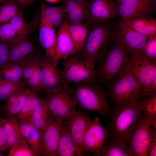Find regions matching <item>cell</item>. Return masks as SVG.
<instances>
[{
    "label": "cell",
    "instance_id": "obj_1",
    "mask_svg": "<svg viewBox=\"0 0 156 156\" xmlns=\"http://www.w3.org/2000/svg\"><path fill=\"white\" fill-rule=\"evenodd\" d=\"M143 107V103L140 101L114 108L107 127L111 138L126 142L128 145Z\"/></svg>",
    "mask_w": 156,
    "mask_h": 156
},
{
    "label": "cell",
    "instance_id": "obj_2",
    "mask_svg": "<svg viewBox=\"0 0 156 156\" xmlns=\"http://www.w3.org/2000/svg\"><path fill=\"white\" fill-rule=\"evenodd\" d=\"M71 89L77 105L82 109L98 112L101 116H109L111 112L105 91L96 83L72 85Z\"/></svg>",
    "mask_w": 156,
    "mask_h": 156
},
{
    "label": "cell",
    "instance_id": "obj_3",
    "mask_svg": "<svg viewBox=\"0 0 156 156\" xmlns=\"http://www.w3.org/2000/svg\"><path fill=\"white\" fill-rule=\"evenodd\" d=\"M115 42L114 30L108 23L92 24L80 56L94 66Z\"/></svg>",
    "mask_w": 156,
    "mask_h": 156
},
{
    "label": "cell",
    "instance_id": "obj_4",
    "mask_svg": "<svg viewBox=\"0 0 156 156\" xmlns=\"http://www.w3.org/2000/svg\"><path fill=\"white\" fill-rule=\"evenodd\" d=\"M105 91L114 108L141 101V91L135 78L126 67L121 74L107 85Z\"/></svg>",
    "mask_w": 156,
    "mask_h": 156
},
{
    "label": "cell",
    "instance_id": "obj_5",
    "mask_svg": "<svg viewBox=\"0 0 156 156\" xmlns=\"http://www.w3.org/2000/svg\"><path fill=\"white\" fill-rule=\"evenodd\" d=\"M129 55L115 43L98 61L95 81L101 85H108L120 75L125 69Z\"/></svg>",
    "mask_w": 156,
    "mask_h": 156
},
{
    "label": "cell",
    "instance_id": "obj_6",
    "mask_svg": "<svg viewBox=\"0 0 156 156\" xmlns=\"http://www.w3.org/2000/svg\"><path fill=\"white\" fill-rule=\"evenodd\" d=\"M62 71L66 85L81 83H95L94 66L80 56L73 55L63 60Z\"/></svg>",
    "mask_w": 156,
    "mask_h": 156
},
{
    "label": "cell",
    "instance_id": "obj_7",
    "mask_svg": "<svg viewBox=\"0 0 156 156\" xmlns=\"http://www.w3.org/2000/svg\"><path fill=\"white\" fill-rule=\"evenodd\" d=\"M46 99L51 112L53 120L60 124L76 111L77 105L70 87L47 94Z\"/></svg>",
    "mask_w": 156,
    "mask_h": 156
},
{
    "label": "cell",
    "instance_id": "obj_8",
    "mask_svg": "<svg viewBox=\"0 0 156 156\" xmlns=\"http://www.w3.org/2000/svg\"><path fill=\"white\" fill-rule=\"evenodd\" d=\"M127 67L139 84L142 93V100L156 77V63L144 58L138 53L129 55Z\"/></svg>",
    "mask_w": 156,
    "mask_h": 156
},
{
    "label": "cell",
    "instance_id": "obj_9",
    "mask_svg": "<svg viewBox=\"0 0 156 156\" xmlns=\"http://www.w3.org/2000/svg\"><path fill=\"white\" fill-rule=\"evenodd\" d=\"M114 32L115 43L129 55L140 52L147 39V36L135 31L121 19L118 22Z\"/></svg>",
    "mask_w": 156,
    "mask_h": 156
},
{
    "label": "cell",
    "instance_id": "obj_10",
    "mask_svg": "<svg viewBox=\"0 0 156 156\" xmlns=\"http://www.w3.org/2000/svg\"><path fill=\"white\" fill-rule=\"evenodd\" d=\"M110 136L108 128L100 123L98 118L88 120L81 152L100 156V151Z\"/></svg>",
    "mask_w": 156,
    "mask_h": 156
},
{
    "label": "cell",
    "instance_id": "obj_11",
    "mask_svg": "<svg viewBox=\"0 0 156 156\" xmlns=\"http://www.w3.org/2000/svg\"><path fill=\"white\" fill-rule=\"evenodd\" d=\"M153 128L141 116L128 144L132 156H148Z\"/></svg>",
    "mask_w": 156,
    "mask_h": 156
},
{
    "label": "cell",
    "instance_id": "obj_12",
    "mask_svg": "<svg viewBox=\"0 0 156 156\" xmlns=\"http://www.w3.org/2000/svg\"><path fill=\"white\" fill-rule=\"evenodd\" d=\"M156 0H118V16L122 20L150 16L156 10Z\"/></svg>",
    "mask_w": 156,
    "mask_h": 156
},
{
    "label": "cell",
    "instance_id": "obj_13",
    "mask_svg": "<svg viewBox=\"0 0 156 156\" xmlns=\"http://www.w3.org/2000/svg\"><path fill=\"white\" fill-rule=\"evenodd\" d=\"M118 16L113 0H90L88 1L85 22L92 24L107 22Z\"/></svg>",
    "mask_w": 156,
    "mask_h": 156
},
{
    "label": "cell",
    "instance_id": "obj_14",
    "mask_svg": "<svg viewBox=\"0 0 156 156\" xmlns=\"http://www.w3.org/2000/svg\"><path fill=\"white\" fill-rule=\"evenodd\" d=\"M40 60L41 81L44 92L47 94L53 93L68 87L65 85L62 71L45 55H40Z\"/></svg>",
    "mask_w": 156,
    "mask_h": 156
},
{
    "label": "cell",
    "instance_id": "obj_15",
    "mask_svg": "<svg viewBox=\"0 0 156 156\" xmlns=\"http://www.w3.org/2000/svg\"><path fill=\"white\" fill-rule=\"evenodd\" d=\"M38 38L48 59L55 66L58 62L56 56V33L53 26L46 20L41 8Z\"/></svg>",
    "mask_w": 156,
    "mask_h": 156
},
{
    "label": "cell",
    "instance_id": "obj_16",
    "mask_svg": "<svg viewBox=\"0 0 156 156\" xmlns=\"http://www.w3.org/2000/svg\"><path fill=\"white\" fill-rule=\"evenodd\" d=\"M90 118L80 110H77L64 121L75 144L77 155L82 156L81 152L87 123Z\"/></svg>",
    "mask_w": 156,
    "mask_h": 156
},
{
    "label": "cell",
    "instance_id": "obj_17",
    "mask_svg": "<svg viewBox=\"0 0 156 156\" xmlns=\"http://www.w3.org/2000/svg\"><path fill=\"white\" fill-rule=\"evenodd\" d=\"M68 25L65 19L56 33V56L58 62L77 53Z\"/></svg>",
    "mask_w": 156,
    "mask_h": 156
},
{
    "label": "cell",
    "instance_id": "obj_18",
    "mask_svg": "<svg viewBox=\"0 0 156 156\" xmlns=\"http://www.w3.org/2000/svg\"><path fill=\"white\" fill-rule=\"evenodd\" d=\"M62 124L53 120L47 128L41 131L42 156H57Z\"/></svg>",
    "mask_w": 156,
    "mask_h": 156
},
{
    "label": "cell",
    "instance_id": "obj_19",
    "mask_svg": "<svg viewBox=\"0 0 156 156\" xmlns=\"http://www.w3.org/2000/svg\"><path fill=\"white\" fill-rule=\"evenodd\" d=\"M36 53L34 44L28 37L15 43H9L10 61L16 62L23 66Z\"/></svg>",
    "mask_w": 156,
    "mask_h": 156
},
{
    "label": "cell",
    "instance_id": "obj_20",
    "mask_svg": "<svg viewBox=\"0 0 156 156\" xmlns=\"http://www.w3.org/2000/svg\"><path fill=\"white\" fill-rule=\"evenodd\" d=\"M88 1L86 0H64L65 19L69 24L85 22Z\"/></svg>",
    "mask_w": 156,
    "mask_h": 156
},
{
    "label": "cell",
    "instance_id": "obj_21",
    "mask_svg": "<svg viewBox=\"0 0 156 156\" xmlns=\"http://www.w3.org/2000/svg\"><path fill=\"white\" fill-rule=\"evenodd\" d=\"M29 88L26 85L19 87L6 100L3 107L6 117L16 116L19 113L24 105Z\"/></svg>",
    "mask_w": 156,
    "mask_h": 156
},
{
    "label": "cell",
    "instance_id": "obj_22",
    "mask_svg": "<svg viewBox=\"0 0 156 156\" xmlns=\"http://www.w3.org/2000/svg\"><path fill=\"white\" fill-rule=\"evenodd\" d=\"M52 120V114L46 100L43 99L26 123L32 125L41 131L47 128Z\"/></svg>",
    "mask_w": 156,
    "mask_h": 156
},
{
    "label": "cell",
    "instance_id": "obj_23",
    "mask_svg": "<svg viewBox=\"0 0 156 156\" xmlns=\"http://www.w3.org/2000/svg\"><path fill=\"white\" fill-rule=\"evenodd\" d=\"M122 21L135 31L146 36L156 33V19L151 16Z\"/></svg>",
    "mask_w": 156,
    "mask_h": 156
},
{
    "label": "cell",
    "instance_id": "obj_24",
    "mask_svg": "<svg viewBox=\"0 0 156 156\" xmlns=\"http://www.w3.org/2000/svg\"><path fill=\"white\" fill-rule=\"evenodd\" d=\"M19 125L22 135L29 146L38 156H42L41 131L27 123L19 122Z\"/></svg>",
    "mask_w": 156,
    "mask_h": 156
},
{
    "label": "cell",
    "instance_id": "obj_25",
    "mask_svg": "<svg viewBox=\"0 0 156 156\" xmlns=\"http://www.w3.org/2000/svg\"><path fill=\"white\" fill-rule=\"evenodd\" d=\"M3 126L7 142V149L11 148L23 137L19 122L14 116H6L3 118Z\"/></svg>",
    "mask_w": 156,
    "mask_h": 156
},
{
    "label": "cell",
    "instance_id": "obj_26",
    "mask_svg": "<svg viewBox=\"0 0 156 156\" xmlns=\"http://www.w3.org/2000/svg\"><path fill=\"white\" fill-rule=\"evenodd\" d=\"M44 99L38 93L29 88L24 105L16 116L19 122H27Z\"/></svg>",
    "mask_w": 156,
    "mask_h": 156
},
{
    "label": "cell",
    "instance_id": "obj_27",
    "mask_svg": "<svg viewBox=\"0 0 156 156\" xmlns=\"http://www.w3.org/2000/svg\"><path fill=\"white\" fill-rule=\"evenodd\" d=\"M68 24L69 30L77 53L81 52L86 43L91 24L86 22Z\"/></svg>",
    "mask_w": 156,
    "mask_h": 156
},
{
    "label": "cell",
    "instance_id": "obj_28",
    "mask_svg": "<svg viewBox=\"0 0 156 156\" xmlns=\"http://www.w3.org/2000/svg\"><path fill=\"white\" fill-rule=\"evenodd\" d=\"M100 156H132V155L126 142L111 138L101 149Z\"/></svg>",
    "mask_w": 156,
    "mask_h": 156
},
{
    "label": "cell",
    "instance_id": "obj_29",
    "mask_svg": "<svg viewBox=\"0 0 156 156\" xmlns=\"http://www.w3.org/2000/svg\"><path fill=\"white\" fill-rule=\"evenodd\" d=\"M60 137L57 154L59 156H73L77 152L73 140L64 122L60 128Z\"/></svg>",
    "mask_w": 156,
    "mask_h": 156
},
{
    "label": "cell",
    "instance_id": "obj_30",
    "mask_svg": "<svg viewBox=\"0 0 156 156\" xmlns=\"http://www.w3.org/2000/svg\"><path fill=\"white\" fill-rule=\"evenodd\" d=\"M41 8L43 10L44 16L46 21L55 29L58 28L65 19L63 6H48L45 4L43 0H41Z\"/></svg>",
    "mask_w": 156,
    "mask_h": 156
},
{
    "label": "cell",
    "instance_id": "obj_31",
    "mask_svg": "<svg viewBox=\"0 0 156 156\" xmlns=\"http://www.w3.org/2000/svg\"><path fill=\"white\" fill-rule=\"evenodd\" d=\"M23 68L21 64L9 61L0 71V79L14 83L24 82Z\"/></svg>",
    "mask_w": 156,
    "mask_h": 156
},
{
    "label": "cell",
    "instance_id": "obj_32",
    "mask_svg": "<svg viewBox=\"0 0 156 156\" xmlns=\"http://www.w3.org/2000/svg\"><path fill=\"white\" fill-rule=\"evenodd\" d=\"M141 117L156 129V94L144 98Z\"/></svg>",
    "mask_w": 156,
    "mask_h": 156
},
{
    "label": "cell",
    "instance_id": "obj_33",
    "mask_svg": "<svg viewBox=\"0 0 156 156\" xmlns=\"http://www.w3.org/2000/svg\"><path fill=\"white\" fill-rule=\"evenodd\" d=\"M21 10L14 0H8L0 5V26L9 22Z\"/></svg>",
    "mask_w": 156,
    "mask_h": 156
},
{
    "label": "cell",
    "instance_id": "obj_34",
    "mask_svg": "<svg viewBox=\"0 0 156 156\" xmlns=\"http://www.w3.org/2000/svg\"><path fill=\"white\" fill-rule=\"evenodd\" d=\"M25 38L19 34L9 22L0 26V41L15 43Z\"/></svg>",
    "mask_w": 156,
    "mask_h": 156
},
{
    "label": "cell",
    "instance_id": "obj_35",
    "mask_svg": "<svg viewBox=\"0 0 156 156\" xmlns=\"http://www.w3.org/2000/svg\"><path fill=\"white\" fill-rule=\"evenodd\" d=\"M9 22L19 34L24 38L27 37L30 31V27L25 21L22 10L14 16Z\"/></svg>",
    "mask_w": 156,
    "mask_h": 156
},
{
    "label": "cell",
    "instance_id": "obj_36",
    "mask_svg": "<svg viewBox=\"0 0 156 156\" xmlns=\"http://www.w3.org/2000/svg\"><path fill=\"white\" fill-rule=\"evenodd\" d=\"M147 37L144 46L139 53L144 58L156 63V33Z\"/></svg>",
    "mask_w": 156,
    "mask_h": 156
},
{
    "label": "cell",
    "instance_id": "obj_37",
    "mask_svg": "<svg viewBox=\"0 0 156 156\" xmlns=\"http://www.w3.org/2000/svg\"><path fill=\"white\" fill-rule=\"evenodd\" d=\"M8 156H37V154L30 147L25 139L22 138L10 149Z\"/></svg>",
    "mask_w": 156,
    "mask_h": 156
},
{
    "label": "cell",
    "instance_id": "obj_38",
    "mask_svg": "<svg viewBox=\"0 0 156 156\" xmlns=\"http://www.w3.org/2000/svg\"><path fill=\"white\" fill-rule=\"evenodd\" d=\"M26 85L38 93L44 92L41 81L40 55L36 63L33 74L28 81Z\"/></svg>",
    "mask_w": 156,
    "mask_h": 156
},
{
    "label": "cell",
    "instance_id": "obj_39",
    "mask_svg": "<svg viewBox=\"0 0 156 156\" xmlns=\"http://www.w3.org/2000/svg\"><path fill=\"white\" fill-rule=\"evenodd\" d=\"M25 85L24 82L14 83L0 79V100H6L16 90Z\"/></svg>",
    "mask_w": 156,
    "mask_h": 156
},
{
    "label": "cell",
    "instance_id": "obj_40",
    "mask_svg": "<svg viewBox=\"0 0 156 156\" xmlns=\"http://www.w3.org/2000/svg\"><path fill=\"white\" fill-rule=\"evenodd\" d=\"M40 56V55L36 53L23 65V81L26 85L33 74L36 63Z\"/></svg>",
    "mask_w": 156,
    "mask_h": 156
},
{
    "label": "cell",
    "instance_id": "obj_41",
    "mask_svg": "<svg viewBox=\"0 0 156 156\" xmlns=\"http://www.w3.org/2000/svg\"><path fill=\"white\" fill-rule=\"evenodd\" d=\"M9 61V43L0 41V71Z\"/></svg>",
    "mask_w": 156,
    "mask_h": 156
},
{
    "label": "cell",
    "instance_id": "obj_42",
    "mask_svg": "<svg viewBox=\"0 0 156 156\" xmlns=\"http://www.w3.org/2000/svg\"><path fill=\"white\" fill-rule=\"evenodd\" d=\"M7 149V142L3 123V118H0V152Z\"/></svg>",
    "mask_w": 156,
    "mask_h": 156
},
{
    "label": "cell",
    "instance_id": "obj_43",
    "mask_svg": "<svg viewBox=\"0 0 156 156\" xmlns=\"http://www.w3.org/2000/svg\"><path fill=\"white\" fill-rule=\"evenodd\" d=\"M148 156H156V131L154 128L153 131Z\"/></svg>",
    "mask_w": 156,
    "mask_h": 156
},
{
    "label": "cell",
    "instance_id": "obj_44",
    "mask_svg": "<svg viewBox=\"0 0 156 156\" xmlns=\"http://www.w3.org/2000/svg\"><path fill=\"white\" fill-rule=\"evenodd\" d=\"M34 0H14L19 6L21 10L24 9L28 6Z\"/></svg>",
    "mask_w": 156,
    "mask_h": 156
},
{
    "label": "cell",
    "instance_id": "obj_45",
    "mask_svg": "<svg viewBox=\"0 0 156 156\" xmlns=\"http://www.w3.org/2000/svg\"><path fill=\"white\" fill-rule=\"evenodd\" d=\"M46 1L51 3H56L60 0H45Z\"/></svg>",
    "mask_w": 156,
    "mask_h": 156
},
{
    "label": "cell",
    "instance_id": "obj_46",
    "mask_svg": "<svg viewBox=\"0 0 156 156\" xmlns=\"http://www.w3.org/2000/svg\"><path fill=\"white\" fill-rule=\"evenodd\" d=\"M8 0H0V5L3 4Z\"/></svg>",
    "mask_w": 156,
    "mask_h": 156
},
{
    "label": "cell",
    "instance_id": "obj_47",
    "mask_svg": "<svg viewBox=\"0 0 156 156\" xmlns=\"http://www.w3.org/2000/svg\"><path fill=\"white\" fill-rule=\"evenodd\" d=\"M3 105L0 104V113L2 110L3 109Z\"/></svg>",
    "mask_w": 156,
    "mask_h": 156
},
{
    "label": "cell",
    "instance_id": "obj_48",
    "mask_svg": "<svg viewBox=\"0 0 156 156\" xmlns=\"http://www.w3.org/2000/svg\"><path fill=\"white\" fill-rule=\"evenodd\" d=\"M3 155L1 153V152H0V156H3Z\"/></svg>",
    "mask_w": 156,
    "mask_h": 156
},
{
    "label": "cell",
    "instance_id": "obj_49",
    "mask_svg": "<svg viewBox=\"0 0 156 156\" xmlns=\"http://www.w3.org/2000/svg\"><path fill=\"white\" fill-rule=\"evenodd\" d=\"M114 0L115 1H118V0Z\"/></svg>",
    "mask_w": 156,
    "mask_h": 156
}]
</instances>
